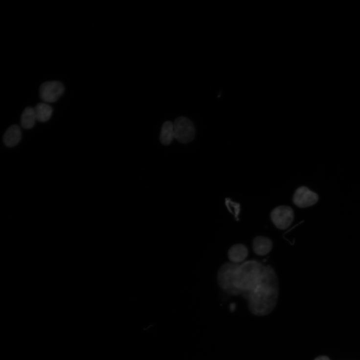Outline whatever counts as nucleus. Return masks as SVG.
Wrapping results in <instances>:
<instances>
[{
	"instance_id": "7",
	"label": "nucleus",
	"mask_w": 360,
	"mask_h": 360,
	"mask_svg": "<svg viewBox=\"0 0 360 360\" xmlns=\"http://www.w3.org/2000/svg\"><path fill=\"white\" fill-rule=\"evenodd\" d=\"M319 197L316 193L304 186L299 188L292 198L294 204L301 208L313 206L317 203Z\"/></svg>"
},
{
	"instance_id": "1",
	"label": "nucleus",
	"mask_w": 360,
	"mask_h": 360,
	"mask_svg": "<svg viewBox=\"0 0 360 360\" xmlns=\"http://www.w3.org/2000/svg\"><path fill=\"white\" fill-rule=\"evenodd\" d=\"M279 294V280L274 269L265 266L258 285L243 296L248 300L250 311L255 316H265L276 307Z\"/></svg>"
},
{
	"instance_id": "2",
	"label": "nucleus",
	"mask_w": 360,
	"mask_h": 360,
	"mask_svg": "<svg viewBox=\"0 0 360 360\" xmlns=\"http://www.w3.org/2000/svg\"><path fill=\"white\" fill-rule=\"evenodd\" d=\"M265 266L256 260L238 265L233 274V285L239 295L254 289L260 282Z\"/></svg>"
},
{
	"instance_id": "13",
	"label": "nucleus",
	"mask_w": 360,
	"mask_h": 360,
	"mask_svg": "<svg viewBox=\"0 0 360 360\" xmlns=\"http://www.w3.org/2000/svg\"><path fill=\"white\" fill-rule=\"evenodd\" d=\"M37 121L34 108H26L21 115V124L22 127L26 129L32 128Z\"/></svg>"
},
{
	"instance_id": "8",
	"label": "nucleus",
	"mask_w": 360,
	"mask_h": 360,
	"mask_svg": "<svg viewBox=\"0 0 360 360\" xmlns=\"http://www.w3.org/2000/svg\"><path fill=\"white\" fill-rule=\"evenodd\" d=\"M273 243L269 238L259 236L253 241L252 248L255 254L259 256H264L271 252L273 249Z\"/></svg>"
},
{
	"instance_id": "9",
	"label": "nucleus",
	"mask_w": 360,
	"mask_h": 360,
	"mask_svg": "<svg viewBox=\"0 0 360 360\" xmlns=\"http://www.w3.org/2000/svg\"><path fill=\"white\" fill-rule=\"evenodd\" d=\"M249 253V250L246 246L242 244H237L230 248L228 257L232 263L238 264L244 261L248 256Z\"/></svg>"
},
{
	"instance_id": "12",
	"label": "nucleus",
	"mask_w": 360,
	"mask_h": 360,
	"mask_svg": "<svg viewBox=\"0 0 360 360\" xmlns=\"http://www.w3.org/2000/svg\"><path fill=\"white\" fill-rule=\"evenodd\" d=\"M173 123L167 121L162 125L160 140L161 143L165 146L170 145L174 139Z\"/></svg>"
},
{
	"instance_id": "3",
	"label": "nucleus",
	"mask_w": 360,
	"mask_h": 360,
	"mask_svg": "<svg viewBox=\"0 0 360 360\" xmlns=\"http://www.w3.org/2000/svg\"><path fill=\"white\" fill-rule=\"evenodd\" d=\"M174 138L179 142L187 144L195 137L196 130L192 122L185 117H179L173 123Z\"/></svg>"
},
{
	"instance_id": "6",
	"label": "nucleus",
	"mask_w": 360,
	"mask_h": 360,
	"mask_svg": "<svg viewBox=\"0 0 360 360\" xmlns=\"http://www.w3.org/2000/svg\"><path fill=\"white\" fill-rule=\"evenodd\" d=\"M65 88L63 84L58 81L45 82L40 89L41 99L46 103H54L63 94Z\"/></svg>"
},
{
	"instance_id": "4",
	"label": "nucleus",
	"mask_w": 360,
	"mask_h": 360,
	"mask_svg": "<svg viewBox=\"0 0 360 360\" xmlns=\"http://www.w3.org/2000/svg\"><path fill=\"white\" fill-rule=\"evenodd\" d=\"M294 212L288 206H280L273 210L270 218L274 226L278 229L284 230L289 228L294 219Z\"/></svg>"
},
{
	"instance_id": "11",
	"label": "nucleus",
	"mask_w": 360,
	"mask_h": 360,
	"mask_svg": "<svg viewBox=\"0 0 360 360\" xmlns=\"http://www.w3.org/2000/svg\"><path fill=\"white\" fill-rule=\"evenodd\" d=\"M37 121L46 122L52 117L53 110L52 107L46 103H39L34 108Z\"/></svg>"
},
{
	"instance_id": "10",
	"label": "nucleus",
	"mask_w": 360,
	"mask_h": 360,
	"mask_svg": "<svg viewBox=\"0 0 360 360\" xmlns=\"http://www.w3.org/2000/svg\"><path fill=\"white\" fill-rule=\"evenodd\" d=\"M22 137L20 128L17 125H13L6 131L4 136V142L9 147H14L20 142Z\"/></svg>"
},
{
	"instance_id": "5",
	"label": "nucleus",
	"mask_w": 360,
	"mask_h": 360,
	"mask_svg": "<svg viewBox=\"0 0 360 360\" xmlns=\"http://www.w3.org/2000/svg\"><path fill=\"white\" fill-rule=\"evenodd\" d=\"M237 265L232 263H225L220 269L218 274V282L221 288L235 296L239 295L233 285V274Z\"/></svg>"
},
{
	"instance_id": "14",
	"label": "nucleus",
	"mask_w": 360,
	"mask_h": 360,
	"mask_svg": "<svg viewBox=\"0 0 360 360\" xmlns=\"http://www.w3.org/2000/svg\"><path fill=\"white\" fill-rule=\"evenodd\" d=\"M314 360H331L330 358L326 356H321L315 359Z\"/></svg>"
}]
</instances>
